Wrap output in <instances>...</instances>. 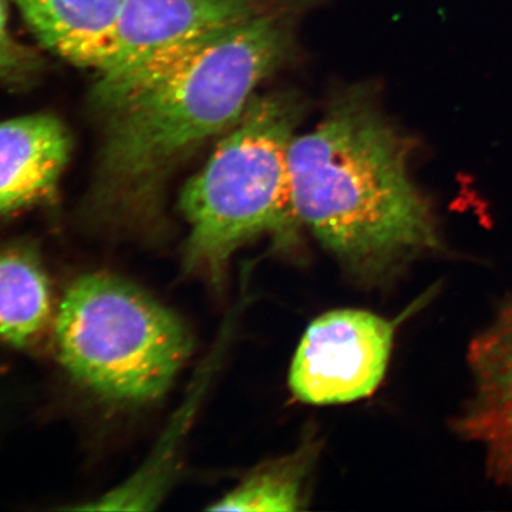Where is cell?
I'll return each instance as SVG.
<instances>
[{"instance_id":"6da1fadb","label":"cell","mask_w":512,"mask_h":512,"mask_svg":"<svg viewBox=\"0 0 512 512\" xmlns=\"http://www.w3.org/2000/svg\"><path fill=\"white\" fill-rule=\"evenodd\" d=\"M407 147L366 90L336 101L291 147L293 207L320 245L360 281L384 284L440 248Z\"/></svg>"},{"instance_id":"7a4b0ae2","label":"cell","mask_w":512,"mask_h":512,"mask_svg":"<svg viewBox=\"0 0 512 512\" xmlns=\"http://www.w3.org/2000/svg\"><path fill=\"white\" fill-rule=\"evenodd\" d=\"M291 47L285 9L272 10L229 30L173 76L104 110L100 207L114 217L153 210L175 165L234 126Z\"/></svg>"},{"instance_id":"3957f363","label":"cell","mask_w":512,"mask_h":512,"mask_svg":"<svg viewBox=\"0 0 512 512\" xmlns=\"http://www.w3.org/2000/svg\"><path fill=\"white\" fill-rule=\"evenodd\" d=\"M301 103L291 94L254 96L207 165L185 184V264L218 278L239 248L299 225L291 147Z\"/></svg>"},{"instance_id":"277c9868","label":"cell","mask_w":512,"mask_h":512,"mask_svg":"<svg viewBox=\"0 0 512 512\" xmlns=\"http://www.w3.org/2000/svg\"><path fill=\"white\" fill-rule=\"evenodd\" d=\"M60 360L74 379L117 403L153 402L191 355L183 320L119 276L84 275L64 293Z\"/></svg>"},{"instance_id":"5b68a950","label":"cell","mask_w":512,"mask_h":512,"mask_svg":"<svg viewBox=\"0 0 512 512\" xmlns=\"http://www.w3.org/2000/svg\"><path fill=\"white\" fill-rule=\"evenodd\" d=\"M396 325L362 309H336L313 320L289 370L293 396L315 406L369 397L386 375Z\"/></svg>"},{"instance_id":"8992f818","label":"cell","mask_w":512,"mask_h":512,"mask_svg":"<svg viewBox=\"0 0 512 512\" xmlns=\"http://www.w3.org/2000/svg\"><path fill=\"white\" fill-rule=\"evenodd\" d=\"M473 390L456 433L483 451L497 483L512 487V296L468 348Z\"/></svg>"},{"instance_id":"52a82bcc","label":"cell","mask_w":512,"mask_h":512,"mask_svg":"<svg viewBox=\"0 0 512 512\" xmlns=\"http://www.w3.org/2000/svg\"><path fill=\"white\" fill-rule=\"evenodd\" d=\"M279 8L278 0H123L99 74L158 50L234 28Z\"/></svg>"},{"instance_id":"ba28073f","label":"cell","mask_w":512,"mask_h":512,"mask_svg":"<svg viewBox=\"0 0 512 512\" xmlns=\"http://www.w3.org/2000/svg\"><path fill=\"white\" fill-rule=\"evenodd\" d=\"M70 150L69 131L50 114L0 123V214L53 197Z\"/></svg>"},{"instance_id":"9c48e42d","label":"cell","mask_w":512,"mask_h":512,"mask_svg":"<svg viewBox=\"0 0 512 512\" xmlns=\"http://www.w3.org/2000/svg\"><path fill=\"white\" fill-rule=\"evenodd\" d=\"M36 39L55 55L99 72L123 0H13Z\"/></svg>"},{"instance_id":"30bf717a","label":"cell","mask_w":512,"mask_h":512,"mask_svg":"<svg viewBox=\"0 0 512 512\" xmlns=\"http://www.w3.org/2000/svg\"><path fill=\"white\" fill-rule=\"evenodd\" d=\"M50 312L49 281L39 262L22 249L0 247V340L28 345Z\"/></svg>"},{"instance_id":"8fae6325","label":"cell","mask_w":512,"mask_h":512,"mask_svg":"<svg viewBox=\"0 0 512 512\" xmlns=\"http://www.w3.org/2000/svg\"><path fill=\"white\" fill-rule=\"evenodd\" d=\"M311 448L256 468L231 493L208 507L210 511L292 512L301 510L306 500V484L311 470Z\"/></svg>"},{"instance_id":"7c38bea8","label":"cell","mask_w":512,"mask_h":512,"mask_svg":"<svg viewBox=\"0 0 512 512\" xmlns=\"http://www.w3.org/2000/svg\"><path fill=\"white\" fill-rule=\"evenodd\" d=\"M39 69V59L33 50L23 46L10 33L8 10L0 0V80H25Z\"/></svg>"}]
</instances>
